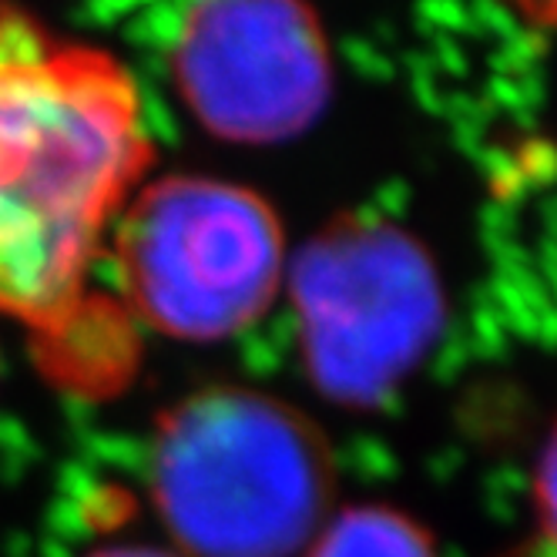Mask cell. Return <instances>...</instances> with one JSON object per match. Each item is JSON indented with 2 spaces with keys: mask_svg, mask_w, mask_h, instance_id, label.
Here are the masks:
<instances>
[{
  "mask_svg": "<svg viewBox=\"0 0 557 557\" xmlns=\"http://www.w3.org/2000/svg\"><path fill=\"white\" fill-rule=\"evenodd\" d=\"M191 117L228 145L302 135L333 98V48L309 0H191L172 41Z\"/></svg>",
  "mask_w": 557,
  "mask_h": 557,
  "instance_id": "5",
  "label": "cell"
},
{
  "mask_svg": "<svg viewBox=\"0 0 557 557\" xmlns=\"http://www.w3.org/2000/svg\"><path fill=\"white\" fill-rule=\"evenodd\" d=\"M108 252L132 315L185 343L246 333L286 286V232L265 198L212 175L145 182L117 215Z\"/></svg>",
  "mask_w": 557,
  "mask_h": 557,
  "instance_id": "3",
  "label": "cell"
},
{
  "mask_svg": "<svg viewBox=\"0 0 557 557\" xmlns=\"http://www.w3.org/2000/svg\"><path fill=\"white\" fill-rule=\"evenodd\" d=\"M151 158L135 71L0 0V312L37 343L122 330V312L95 306L88 283Z\"/></svg>",
  "mask_w": 557,
  "mask_h": 557,
  "instance_id": "1",
  "label": "cell"
},
{
  "mask_svg": "<svg viewBox=\"0 0 557 557\" xmlns=\"http://www.w3.org/2000/svg\"><path fill=\"white\" fill-rule=\"evenodd\" d=\"M85 557H185V554L169 550V547H151V544H108Z\"/></svg>",
  "mask_w": 557,
  "mask_h": 557,
  "instance_id": "9",
  "label": "cell"
},
{
  "mask_svg": "<svg viewBox=\"0 0 557 557\" xmlns=\"http://www.w3.org/2000/svg\"><path fill=\"white\" fill-rule=\"evenodd\" d=\"M151 504L185 557H299L333 500L323 430L252 386H206L158 420Z\"/></svg>",
  "mask_w": 557,
  "mask_h": 557,
  "instance_id": "2",
  "label": "cell"
},
{
  "mask_svg": "<svg viewBox=\"0 0 557 557\" xmlns=\"http://www.w3.org/2000/svg\"><path fill=\"white\" fill-rule=\"evenodd\" d=\"M299 557H441L430 541V534L413 521V517L363 504L346 507L336 517H326L306 550Z\"/></svg>",
  "mask_w": 557,
  "mask_h": 557,
  "instance_id": "6",
  "label": "cell"
},
{
  "mask_svg": "<svg viewBox=\"0 0 557 557\" xmlns=\"http://www.w3.org/2000/svg\"><path fill=\"white\" fill-rule=\"evenodd\" d=\"M510 557H557V550H550L547 544H534V547H528L521 554H510Z\"/></svg>",
  "mask_w": 557,
  "mask_h": 557,
  "instance_id": "10",
  "label": "cell"
},
{
  "mask_svg": "<svg viewBox=\"0 0 557 557\" xmlns=\"http://www.w3.org/2000/svg\"><path fill=\"white\" fill-rule=\"evenodd\" d=\"M537 510L544 524L541 544L557 550V426L550 433V441L541 454V467H537Z\"/></svg>",
  "mask_w": 557,
  "mask_h": 557,
  "instance_id": "7",
  "label": "cell"
},
{
  "mask_svg": "<svg viewBox=\"0 0 557 557\" xmlns=\"http://www.w3.org/2000/svg\"><path fill=\"white\" fill-rule=\"evenodd\" d=\"M286 286L309 380L343 407L400 383L441 323L436 278L407 232L343 219L289 259Z\"/></svg>",
  "mask_w": 557,
  "mask_h": 557,
  "instance_id": "4",
  "label": "cell"
},
{
  "mask_svg": "<svg viewBox=\"0 0 557 557\" xmlns=\"http://www.w3.org/2000/svg\"><path fill=\"white\" fill-rule=\"evenodd\" d=\"M507 4L541 27H557V0H507Z\"/></svg>",
  "mask_w": 557,
  "mask_h": 557,
  "instance_id": "8",
  "label": "cell"
}]
</instances>
